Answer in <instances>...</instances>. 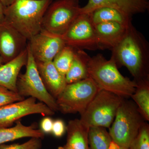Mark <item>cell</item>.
<instances>
[{"label":"cell","mask_w":149,"mask_h":149,"mask_svg":"<svg viewBox=\"0 0 149 149\" xmlns=\"http://www.w3.org/2000/svg\"><path fill=\"white\" fill-rule=\"evenodd\" d=\"M26 71L19 74L17 82V91L20 96L32 97L45 104L55 112L58 111L56 99L49 93L40 76L35 59L27 46Z\"/></svg>","instance_id":"52a82bcc"},{"label":"cell","mask_w":149,"mask_h":149,"mask_svg":"<svg viewBox=\"0 0 149 149\" xmlns=\"http://www.w3.org/2000/svg\"><path fill=\"white\" fill-rule=\"evenodd\" d=\"M108 149H109V148H108Z\"/></svg>","instance_id":"836d02e7"},{"label":"cell","mask_w":149,"mask_h":149,"mask_svg":"<svg viewBox=\"0 0 149 149\" xmlns=\"http://www.w3.org/2000/svg\"><path fill=\"white\" fill-rule=\"evenodd\" d=\"M123 100L116 94L100 90L80 114V120L89 128H109Z\"/></svg>","instance_id":"5b68a950"},{"label":"cell","mask_w":149,"mask_h":149,"mask_svg":"<svg viewBox=\"0 0 149 149\" xmlns=\"http://www.w3.org/2000/svg\"><path fill=\"white\" fill-rule=\"evenodd\" d=\"M89 128L80 119L70 120L66 126L67 146L72 149H90Z\"/></svg>","instance_id":"ac0fdd59"},{"label":"cell","mask_w":149,"mask_h":149,"mask_svg":"<svg viewBox=\"0 0 149 149\" xmlns=\"http://www.w3.org/2000/svg\"><path fill=\"white\" fill-rule=\"evenodd\" d=\"M65 45L78 49H98L91 13H81L64 34L61 35Z\"/></svg>","instance_id":"9c48e42d"},{"label":"cell","mask_w":149,"mask_h":149,"mask_svg":"<svg viewBox=\"0 0 149 149\" xmlns=\"http://www.w3.org/2000/svg\"><path fill=\"white\" fill-rule=\"evenodd\" d=\"M28 40L5 20L0 24V56L3 63L27 49Z\"/></svg>","instance_id":"7c38bea8"},{"label":"cell","mask_w":149,"mask_h":149,"mask_svg":"<svg viewBox=\"0 0 149 149\" xmlns=\"http://www.w3.org/2000/svg\"><path fill=\"white\" fill-rule=\"evenodd\" d=\"M90 57L83 50L76 49L72 64L65 75L67 84H72L90 77L88 63Z\"/></svg>","instance_id":"d6986e66"},{"label":"cell","mask_w":149,"mask_h":149,"mask_svg":"<svg viewBox=\"0 0 149 149\" xmlns=\"http://www.w3.org/2000/svg\"><path fill=\"white\" fill-rule=\"evenodd\" d=\"M66 130V126L63 120L59 119L54 120L52 133L55 137L60 138L64 135Z\"/></svg>","instance_id":"4316f807"},{"label":"cell","mask_w":149,"mask_h":149,"mask_svg":"<svg viewBox=\"0 0 149 149\" xmlns=\"http://www.w3.org/2000/svg\"><path fill=\"white\" fill-rule=\"evenodd\" d=\"M129 25L116 22H103L95 24L98 49H108L111 51L124 36Z\"/></svg>","instance_id":"5bb4252c"},{"label":"cell","mask_w":149,"mask_h":149,"mask_svg":"<svg viewBox=\"0 0 149 149\" xmlns=\"http://www.w3.org/2000/svg\"><path fill=\"white\" fill-rule=\"evenodd\" d=\"M130 149H149V128L148 124L144 123L142 125Z\"/></svg>","instance_id":"cb8c5ba5"},{"label":"cell","mask_w":149,"mask_h":149,"mask_svg":"<svg viewBox=\"0 0 149 149\" xmlns=\"http://www.w3.org/2000/svg\"><path fill=\"white\" fill-rule=\"evenodd\" d=\"M111 52V57L117 65L125 66L136 78V82L148 78L149 43L132 23L128 26L125 35Z\"/></svg>","instance_id":"6da1fadb"},{"label":"cell","mask_w":149,"mask_h":149,"mask_svg":"<svg viewBox=\"0 0 149 149\" xmlns=\"http://www.w3.org/2000/svg\"><path fill=\"white\" fill-rule=\"evenodd\" d=\"M88 139L90 149H108L112 141L106 128L100 126L90 127Z\"/></svg>","instance_id":"7402d4cb"},{"label":"cell","mask_w":149,"mask_h":149,"mask_svg":"<svg viewBox=\"0 0 149 149\" xmlns=\"http://www.w3.org/2000/svg\"><path fill=\"white\" fill-rule=\"evenodd\" d=\"M137 86L131 95L138 110L144 119L149 120V85L148 79L136 82Z\"/></svg>","instance_id":"44dd1931"},{"label":"cell","mask_w":149,"mask_h":149,"mask_svg":"<svg viewBox=\"0 0 149 149\" xmlns=\"http://www.w3.org/2000/svg\"><path fill=\"white\" fill-rule=\"evenodd\" d=\"M58 149H72L71 148H70L68 146H67L66 144L64 146H62L59 147Z\"/></svg>","instance_id":"4dcf8cb0"},{"label":"cell","mask_w":149,"mask_h":149,"mask_svg":"<svg viewBox=\"0 0 149 149\" xmlns=\"http://www.w3.org/2000/svg\"><path fill=\"white\" fill-rule=\"evenodd\" d=\"M25 98L7 88L0 86V107L15 102L20 101Z\"/></svg>","instance_id":"d4e9b609"},{"label":"cell","mask_w":149,"mask_h":149,"mask_svg":"<svg viewBox=\"0 0 149 149\" xmlns=\"http://www.w3.org/2000/svg\"><path fill=\"white\" fill-rule=\"evenodd\" d=\"M119 149H130V148H123V147H120Z\"/></svg>","instance_id":"d6a6232c"},{"label":"cell","mask_w":149,"mask_h":149,"mask_svg":"<svg viewBox=\"0 0 149 149\" xmlns=\"http://www.w3.org/2000/svg\"><path fill=\"white\" fill-rule=\"evenodd\" d=\"M5 7L0 2V24L5 21Z\"/></svg>","instance_id":"f1b7e54d"},{"label":"cell","mask_w":149,"mask_h":149,"mask_svg":"<svg viewBox=\"0 0 149 149\" xmlns=\"http://www.w3.org/2000/svg\"><path fill=\"white\" fill-rule=\"evenodd\" d=\"M3 63V62L2 58L1 57V56H0V65H1Z\"/></svg>","instance_id":"1f68e13d"},{"label":"cell","mask_w":149,"mask_h":149,"mask_svg":"<svg viewBox=\"0 0 149 149\" xmlns=\"http://www.w3.org/2000/svg\"><path fill=\"white\" fill-rule=\"evenodd\" d=\"M54 0H16L5 8V20L29 40L43 29V18Z\"/></svg>","instance_id":"7a4b0ae2"},{"label":"cell","mask_w":149,"mask_h":149,"mask_svg":"<svg viewBox=\"0 0 149 149\" xmlns=\"http://www.w3.org/2000/svg\"><path fill=\"white\" fill-rule=\"evenodd\" d=\"M53 121L54 120L49 116H45L41 120L40 129L45 134L52 133Z\"/></svg>","instance_id":"83f0119b"},{"label":"cell","mask_w":149,"mask_h":149,"mask_svg":"<svg viewBox=\"0 0 149 149\" xmlns=\"http://www.w3.org/2000/svg\"><path fill=\"white\" fill-rule=\"evenodd\" d=\"M80 0H56L48 8L42 28L58 35L64 34L80 13Z\"/></svg>","instance_id":"ba28073f"},{"label":"cell","mask_w":149,"mask_h":149,"mask_svg":"<svg viewBox=\"0 0 149 149\" xmlns=\"http://www.w3.org/2000/svg\"><path fill=\"white\" fill-rule=\"evenodd\" d=\"M16 0H0V2L5 7L10 5Z\"/></svg>","instance_id":"f546056e"},{"label":"cell","mask_w":149,"mask_h":149,"mask_svg":"<svg viewBox=\"0 0 149 149\" xmlns=\"http://www.w3.org/2000/svg\"><path fill=\"white\" fill-rule=\"evenodd\" d=\"M89 77L101 90L122 97H131L137 82L125 77L119 72L114 59L107 60L101 54L90 57L88 63Z\"/></svg>","instance_id":"3957f363"},{"label":"cell","mask_w":149,"mask_h":149,"mask_svg":"<svg viewBox=\"0 0 149 149\" xmlns=\"http://www.w3.org/2000/svg\"><path fill=\"white\" fill-rule=\"evenodd\" d=\"M136 105L124 100L110 127L112 141L120 147L130 148L144 123Z\"/></svg>","instance_id":"277c9868"},{"label":"cell","mask_w":149,"mask_h":149,"mask_svg":"<svg viewBox=\"0 0 149 149\" xmlns=\"http://www.w3.org/2000/svg\"><path fill=\"white\" fill-rule=\"evenodd\" d=\"M107 7L116 9L132 17L137 14L148 10V0H89L86 5L81 7V13H91L99 8Z\"/></svg>","instance_id":"4fadbf2b"},{"label":"cell","mask_w":149,"mask_h":149,"mask_svg":"<svg viewBox=\"0 0 149 149\" xmlns=\"http://www.w3.org/2000/svg\"><path fill=\"white\" fill-rule=\"evenodd\" d=\"M34 114L50 116L54 115L55 112L45 104L37 102L36 99L29 97L0 107V128L10 127L22 118Z\"/></svg>","instance_id":"30bf717a"},{"label":"cell","mask_w":149,"mask_h":149,"mask_svg":"<svg viewBox=\"0 0 149 149\" xmlns=\"http://www.w3.org/2000/svg\"><path fill=\"white\" fill-rule=\"evenodd\" d=\"M91 13L92 20L95 25L106 22H118L127 25L132 23V17L112 8H99Z\"/></svg>","instance_id":"ffe728a7"},{"label":"cell","mask_w":149,"mask_h":149,"mask_svg":"<svg viewBox=\"0 0 149 149\" xmlns=\"http://www.w3.org/2000/svg\"><path fill=\"white\" fill-rule=\"evenodd\" d=\"M27 49L15 58L0 65V86L17 93V82L20 71L27 64Z\"/></svg>","instance_id":"2e32d148"},{"label":"cell","mask_w":149,"mask_h":149,"mask_svg":"<svg viewBox=\"0 0 149 149\" xmlns=\"http://www.w3.org/2000/svg\"><path fill=\"white\" fill-rule=\"evenodd\" d=\"M37 128L36 123L27 126L23 125L20 120L17 121L13 127L0 128V145L22 138L44 139L45 133Z\"/></svg>","instance_id":"e0dca14e"},{"label":"cell","mask_w":149,"mask_h":149,"mask_svg":"<svg viewBox=\"0 0 149 149\" xmlns=\"http://www.w3.org/2000/svg\"><path fill=\"white\" fill-rule=\"evenodd\" d=\"M100 90L90 77L67 84L56 99L58 111L63 114H81Z\"/></svg>","instance_id":"8992f818"},{"label":"cell","mask_w":149,"mask_h":149,"mask_svg":"<svg viewBox=\"0 0 149 149\" xmlns=\"http://www.w3.org/2000/svg\"><path fill=\"white\" fill-rule=\"evenodd\" d=\"M42 146V139L32 138L22 144H1L0 149H41Z\"/></svg>","instance_id":"484cf974"},{"label":"cell","mask_w":149,"mask_h":149,"mask_svg":"<svg viewBox=\"0 0 149 149\" xmlns=\"http://www.w3.org/2000/svg\"><path fill=\"white\" fill-rule=\"evenodd\" d=\"M43 83L49 93L56 99L67 85L65 76L60 73L53 61L36 62Z\"/></svg>","instance_id":"9a60e30c"},{"label":"cell","mask_w":149,"mask_h":149,"mask_svg":"<svg viewBox=\"0 0 149 149\" xmlns=\"http://www.w3.org/2000/svg\"><path fill=\"white\" fill-rule=\"evenodd\" d=\"M75 49L66 45L56 56L53 60L54 65L60 73L65 76L75 55Z\"/></svg>","instance_id":"603a6c76"},{"label":"cell","mask_w":149,"mask_h":149,"mask_svg":"<svg viewBox=\"0 0 149 149\" xmlns=\"http://www.w3.org/2000/svg\"><path fill=\"white\" fill-rule=\"evenodd\" d=\"M66 45L61 35L42 29L28 41L27 47L36 62L53 61L56 56Z\"/></svg>","instance_id":"8fae6325"}]
</instances>
